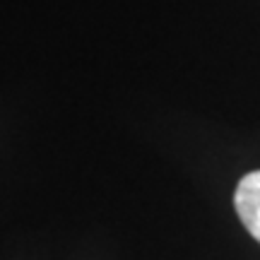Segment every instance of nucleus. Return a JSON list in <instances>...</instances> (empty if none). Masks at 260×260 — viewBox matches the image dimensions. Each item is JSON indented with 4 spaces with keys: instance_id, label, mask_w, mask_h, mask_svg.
I'll use <instances>...</instances> for the list:
<instances>
[{
    "instance_id": "f257e3e1",
    "label": "nucleus",
    "mask_w": 260,
    "mask_h": 260,
    "mask_svg": "<svg viewBox=\"0 0 260 260\" xmlns=\"http://www.w3.org/2000/svg\"><path fill=\"white\" fill-rule=\"evenodd\" d=\"M234 207L241 224L260 243V171H251L239 181L234 193Z\"/></svg>"
}]
</instances>
